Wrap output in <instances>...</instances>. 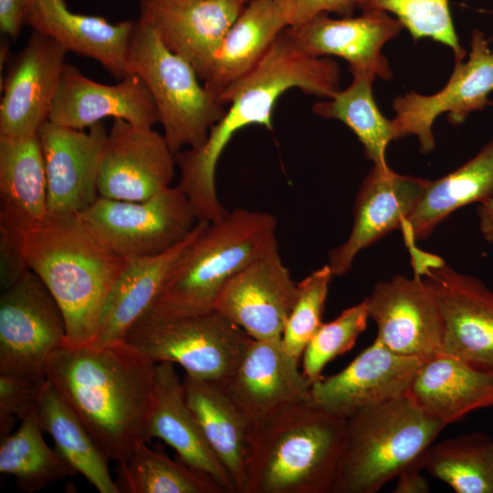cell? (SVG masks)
I'll return each mask as SVG.
<instances>
[{
  "label": "cell",
  "mask_w": 493,
  "mask_h": 493,
  "mask_svg": "<svg viewBox=\"0 0 493 493\" xmlns=\"http://www.w3.org/2000/svg\"><path fill=\"white\" fill-rule=\"evenodd\" d=\"M256 426L311 399V383L280 341L252 339L234 372L223 381Z\"/></svg>",
  "instance_id": "obj_24"
},
{
  "label": "cell",
  "mask_w": 493,
  "mask_h": 493,
  "mask_svg": "<svg viewBox=\"0 0 493 493\" xmlns=\"http://www.w3.org/2000/svg\"><path fill=\"white\" fill-rule=\"evenodd\" d=\"M407 396L446 426L473 411L493 406V373L439 353L422 362Z\"/></svg>",
  "instance_id": "obj_29"
},
{
  "label": "cell",
  "mask_w": 493,
  "mask_h": 493,
  "mask_svg": "<svg viewBox=\"0 0 493 493\" xmlns=\"http://www.w3.org/2000/svg\"><path fill=\"white\" fill-rule=\"evenodd\" d=\"M340 79L336 62L307 55L284 29L258 63L219 94L217 100L230 106L211 128L206 141L175 154L180 170L177 185L190 201L197 220L218 221L228 212L217 196L215 171L236 132L254 124L272 130L274 107L287 90L298 88L304 93L330 99L341 90Z\"/></svg>",
  "instance_id": "obj_2"
},
{
  "label": "cell",
  "mask_w": 493,
  "mask_h": 493,
  "mask_svg": "<svg viewBox=\"0 0 493 493\" xmlns=\"http://www.w3.org/2000/svg\"><path fill=\"white\" fill-rule=\"evenodd\" d=\"M175 166V154L163 134L114 120L101 157L99 195L124 201L148 199L171 186Z\"/></svg>",
  "instance_id": "obj_16"
},
{
  "label": "cell",
  "mask_w": 493,
  "mask_h": 493,
  "mask_svg": "<svg viewBox=\"0 0 493 493\" xmlns=\"http://www.w3.org/2000/svg\"><path fill=\"white\" fill-rule=\"evenodd\" d=\"M244 0H142L139 19L150 25L163 44L187 60L203 81Z\"/></svg>",
  "instance_id": "obj_21"
},
{
  "label": "cell",
  "mask_w": 493,
  "mask_h": 493,
  "mask_svg": "<svg viewBox=\"0 0 493 493\" xmlns=\"http://www.w3.org/2000/svg\"><path fill=\"white\" fill-rule=\"evenodd\" d=\"M446 425L407 395L363 408L346 419L332 493H376L415 463Z\"/></svg>",
  "instance_id": "obj_6"
},
{
  "label": "cell",
  "mask_w": 493,
  "mask_h": 493,
  "mask_svg": "<svg viewBox=\"0 0 493 493\" xmlns=\"http://www.w3.org/2000/svg\"><path fill=\"white\" fill-rule=\"evenodd\" d=\"M376 340L390 351L425 360L442 353L445 323L438 300L424 278L414 272L376 283L365 298Z\"/></svg>",
  "instance_id": "obj_13"
},
{
  "label": "cell",
  "mask_w": 493,
  "mask_h": 493,
  "mask_svg": "<svg viewBox=\"0 0 493 493\" xmlns=\"http://www.w3.org/2000/svg\"><path fill=\"white\" fill-rule=\"evenodd\" d=\"M119 493H222L208 475L142 444L117 467Z\"/></svg>",
  "instance_id": "obj_36"
},
{
  "label": "cell",
  "mask_w": 493,
  "mask_h": 493,
  "mask_svg": "<svg viewBox=\"0 0 493 493\" xmlns=\"http://www.w3.org/2000/svg\"><path fill=\"white\" fill-rule=\"evenodd\" d=\"M108 133L102 121L88 131L49 121L40 127L49 214H80L100 196L98 178Z\"/></svg>",
  "instance_id": "obj_18"
},
{
  "label": "cell",
  "mask_w": 493,
  "mask_h": 493,
  "mask_svg": "<svg viewBox=\"0 0 493 493\" xmlns=\"http://www.w3.org/2000/svg\"><path fill=\"white\" fill-rule=\"evenodd\" d=\"M369 319L367 302L347 308L333 320L322 323L302 354V372L310 383L321 377L324 367L351 350L365 330Z\"/></svg>",
  "instance_id": "obj_38"
},
{
  "label": "cell",
  "mask_w": 493,
  "mask_h": 493,
  "mask_svg": "<svg viewBox=\"0 0 493 493\" xmlns=\"http://www.w3.org/2000/svg\"><path fill=\"white\" fill-rule=\"evenodd\" d=\"M374 79L370 74L352 75L346 89L313 103L311 110L316 115L343 122L357 136L373 165L386 166L387 147L393 140L399 139V134L393 120L385 118L375 102Z\"/></svg>",
  "instance_id": "obj_33"
},
{
  "label": "cell",
  "mask_w": 493,
  "mask_h": 493,
  "mask_svg": "<svg viewBox=\"0 0 493 493\" xmlns=\"http://www.w3.org/2000/svg\"><path fill=\"white\" fill-rule=\"evenodd\" d=\"M37 417L43 432L50 435L56 449L77 473L100 493H119L108 461L81 420L47 379L37 402Z\"/></svg>",
  "instance_id": "obj_32"
},
{
  "label": "cell",
  "mask_w": 493,
  "mask_h": 493,
  "mask_svg": "<svg viewBox=\"0 0 493 493\" xmlns=\"http://www.w3.org/2000/svg\"><path fill=\"white\" fill-rule=\"evenodd\" d=\"M346 419L312 399L256 427L245 493H332L343 455Z\"/></svg>",
  "instance_id": "obj_4"
},
{
  "label": "cell",
  "mask_w": 493,
  "mask_h": 493,
  "mask_svg": "<svg viewBox=\"0 0 493 493\" xmlns=\"http://www.w3.org/2000/svg\"><path fill=\"white\" fill-rule=\"evenodd\" d=\"M470 48L467 62H455L442 89L431 95L411 91L393 101L399 138L416 136L423 153L435 148L432 127L439 115L447 113L448 121L458 125L471 112L492 104L488 96L493 91V51L482 31L473 30Z\"/></svg>",
  "instance_id": "obj_12"
},
{
  "label": "cell",
  "mask_w": 493,
  "mask_h": 493,
  "mask_svg": "<svg viewBox=\"0 0 493 493\" xmlns=\"http://www.w3.org/2000/svg\"><path fill=\"white\" fill-rule=\"evenodd\" d=\"M493 194V139L452 173L430 181L401 227L406 246L425 240L460 207Z\"/></svg>",
  "instance_id": "obj_31"
},
{
  "label": "cell",
  "mask_w": 493,
  "mask_h": 493,
  "mask_svg": "<svg viewBox=\"0 0 493 493\" xmlns=\"http://www.w3.org/2000/svg\"><path fill=\"white\" fill-rule=\"evenodd\" d=\"M286 27L288 22L278 0L247 3L215 56L204 80L205 89L217 100L224 89L258 63Z\"/></svg>",
  "instance_id": "obj_30"
},
{
  "label": "cell",
  "mask_w": 493,
  "mask_h": 493,
  "mask_svg": "<svg viewBox=\"0 0 493 493\" xmlns=\"http://www.w3.org/2000/svg\"><path fill=\"white\" fill-rule=\"evenodd\" d=\"M244 1H245L246 5L247 3L251 2L252 0H244Z\"/></svg>",
  "instance_id": "obj_45"
},
{
  "label": "cell",
  "mask_w": 493,
  "mask_h": 493,
  "mask_svg": "<svg viewBox=\"0 0 493 493\" xmlns=\"http://www.w3.org/2000/svg\"><path fill=\"white\" fill-rule=\"evenodd\" d=\"M156 365L125 341L64 345L49 357L45 375L105 456L121 463L148 441Z\"/></svg>",
  "instance_id": "obj_1"
},
{
  "label": "cell",
  "mask_w": 493,
  "mask_h": 493,
  "mask_svg": "<svg viewBox=\"0 0 493 493\" xmlns=\"http://www.w3.org/2000/svg\"><path fill=\"white\" fill-rule=\"evenodd\" d=\"M207 223L198 221L184 240L163 253L128 259L105 301L92 343L124 341L131 327L153 305L185 247Z\"/></svg>",
  "instance_id": "obj_28"
},
{
  "label": "cell",
  "mask_w": 493,
  "mask_h": 493,
  "mask_svg": "<svg viewBox=\"0 0 493 493\" xmlns=\"http://www.w3.org/2000/svg\"><path fill=\"white\" fill-rule=\"evenodd\" d=\"M42 432L35 410L21 420L16 432L0 439V472L14 476L16 487L26 493L77 473L56 448L46 444Z\"/></svg>",
  "instance_id": "obj_35"
},
{
  "label": "cell",
  "mask_w": 493,
  "mask_h": 493,
  "mask_svg": "<svg viewBox=\"0 0 493 493\" xmlns=\"http://www.w3.org/2000/svg\"><path fill=\"white\" fill-rule=\"evenodd\" d=\"M67 328L59 305L31 269L0 299V374L45 382L51 354L65 345Z\"/></svg>",
  "instance_id": "obj_11"
},
{
  "label": "cell",
  "mask_w": 493,
  "mask_h": 493,
  "mask_svg": "<svg viewBox=\"0 0 493 493\" xmlns=\"http://www.w3.org/2000/svg\"><path fill=\"white\" fill-rule=\"evenodd\" d=\"M24 255L61 309L65 346L92 343L105 301L128 259L105 247L79 214L48 213L26 234Z\"/></svg>",
  "instance_id": "obj_3"
},
{
  "label": "cell",
  "mask_w": 493,
  "mask_h": 493,
  "mask_svg": "<svg viewBox=\"0 0 493 493\" xmlns=\"http://www.w3.org/2000/svg\"><path fill=\"white\" fill-rule=\"evenodd\" d=\"M429 180L403 175L388 165H373L363 179L353 208L350 236L328 256L334 276L346 274L360 251L394 229H401Z\"/></svg>",
  "instance_id": "obj_22"
},
{
  "label": "cell",
  "mask_w": 493,
  "mask_h": 493,
  "mask_svg": "<svg viewBox=\"0 0 493 493\" xmlns=\"http://www.w3.org/2000/svg\"><path fill=\"white\" fill-rule=\"evenodd\" d=\"M185 400L211 448L230 475L236 493H245L246 470L256 430L223 381L185 374Z\"/></svg>",
  "instance_id": "obj_26"
},
{
  "label": "cell",
  "mask_w": 493,
  "mask_h": 493,
  "mask_svg": "<svg viewBox=\"0 0 493 493\" xmlns=\"http://www.w3.org/2000/svg\"><path fill=\"white\" fill-rule=\"evenodd\" d=\"M79 215L105 247L125 259L167 251L184 240L198 222L178 185L142 201L99 196Z\"/></svg>",
  "instance_id": "obj_9"
},
{
  "label": "cell",
  "mask_w": 493,
  "mask_h": 493,
  "mask_svg": "<svg viewBox=\"0 0 493 493\" xmlns=\"http://www.w3.org/2000/svg\"><path fill=\"white\" fill-rule=\"evenodd\" d=\"M28 0H0V30L4 36L15 40L25 25Z\"/></svg>",
  "instance_id": "obj_42"
},
{
  "label": "cell",
  "mask_w": 493,
  "mask_h": 493,
  "mask_svg": "<svg viewBox=\"0 0 493 493\" xmlns=\"http://www.w3.org/2000/svg\"><path fill=\"white\" fill-rule=\"evenodd\" d=\"M277 226L272 214L245 208L207 223L179 257L149 309L165 317L214 309L226 281L278 245Z\"/></svg>",
  "instance_id": "obj_5"
},
{
  "label": "cell",
  "mask_w": 493,
  "mask_h": 493,
  "mask_svg": "<svg viewBox=\"0 0 493 493\" xmlns=\"http://www.w3.org/2000/svg\"><path fill=\"white\" fill-rule=\"evenodd\" d=\"M111 117L132 125L152 128L160 123L154 100L142 79L131 73L117 84L96 82L66 63L48 121L84 130Z\"/></svg>",
  "instance_id": "obj_23"
},
{
  "label": "cell",
  "mask_w": 493,
  "mask_h": 493,
  "mask_svg": "<svg viewBox=\"0 0 493 493\" xmlns=\"http://www.w3.org/2000/svg\"><path fill=\"white\" fill-rule=\"evenodd\" d=\"M422 277L442 311V353L493 373V291L479 278L456 271L443 259L425 267Z\"/></svg>",
  "instance_id": "obj_15"
},
{
  "label": "cell",
  "mask_w": 493,
  "mask_h": 493,
  "mask_svg": "<svg viewBox=\"0 0 493 493\" xmlns=\"http://www.w3.org/2000/svg\"><path fill=\"white\" fill-rule=\"evenodd\" d=\"M67 52L52 37L32 31L1 85L0 136H34L48 121Z\"/></svg>",
  "instance_id": "obj_17"
},
{
  "label": "cell",
  "mask_w": 493,
  "mask_h": 493,
  "mask_svg": "<svg viewBox=\"0 0 493 493\" xmlns=\"http://www.w3.org/2000/svg\"><path fill=\"white\" fill-rule=\"evenodd\" d=\"M45 382L0 374V438L11 434L16 418L23 420L37 410Z\"/></svg>",
  "instance_id": "obj_40"
},
{
  "label": "cell",
  "mask_w": 493,
  "mask_h": 493,
  "mask_svg": "<svg viewBox=\"0 0 493 493\" xmlns=\"http://www.w3.org/2000/svg\"><path fill=\"white\" fill-rule=\"evenodd\" d=\"M479 228L488 242H493V194L478 206Z\"/></svg>",
  "instance_id": "obj_44"
},
{
  "label": "cell",
  "mask_w": 493,
  "mask_h": 493,
  "mask_svg": "<svg viewBox=\"0 0 493 493\" xmlns=\"http://www.w3.org/2000/svg\"><path fill=\"white\" fill-rule=\"evenodd\" d=\"M419 463L457 493H493V439L486 434L471 433L430 445Z\"/></svg>",
  "instance_id": "obj_34"
},
{
  "label": "cell",
  "mask_w": 493,
  "mask_h": 493,
  "mask_svg": "<svg viewBox=\"0 0 493 493\" xmlns=\"http://www.w3.org/2000/svg\"><path fill=\"white\" fill-rule=\"evenodd\" d=\"M251 340L215 309L184 317L148 309L124 338L155 363H176L188 375L213 381H224L234 372Z\"/></svg>",
  "instance_id": "obj_8"
},
{
  "label": "cell",
  "mask_w": 493,
  "mask_h": 493,
  "mask_svg": "<svg viewBox=\"0 0 493 493\" xmlns=\"http://www.w3.org/2000/svg\"><path fill=\"white\" fill-rule=\"evenodd\" d=\"M334 277L328 264L314 270L300 282L280 343L291 357L299 360L322 322L330 283Z\"/></svg>",
  "instance_id": "obj_39"
},
{
  "label": "cell",
  "mask_w": 493,
  "mask_h": 493,
  "mask_svg": "<svg viewBox=\"0 0 493 493\" xmlns=\"http://www.w3.org/2000/svg\"><path fill=\"white\" fill-rule=\"evenodd\" d=\"M404 28L391 14L372 10L337 19L327 13L320 14L305 23L286 27L285 32L310 57H340L347 61L352 75L370 74L390 79L393 74L382 49Z\"/></svg>",
  "instance_id": "obj_20"
},
{
  "label": "cell",
  "mask_w": 493,
  "mask_h": 493,
  "mask_svg": "<svg viewBox=\"0 0 493 493\" xmlns=\"http://www.w3.org/2000/svg\"><path fill=\"white\" fill-rule=\"evenodd\" d=\"M288 26L300 25L323 13L351 16L359 0H278Z\"/></svg>",
  "instance_id": "obj_41"
},
{
  "label": "cell",
  "mask_w": 493,
  "mask_h": 493,
  "mask_svg": "<svg viewBox=\"0 0 493 493\" xmlns=\"http://www.w3.org/2000/svg\"><path fill=\"white\" fill-rule=\"evenodd\" d=\"M133 24H112L100 16L74 13L65 0H28L25 14V25L52 37L67 51L98 61L117 80L132 73L128 48Z\"/></svg>",
  "instance_id": "obj_25"
},
{
  "label": "cell",
  "mask_w": 493,
  "mask_h": 493,
  "mask_svg": "<svg viewBox=\"0 0 493 493\" xmlns=\"http://www.w3.org/2000/svg\"><path fill=\"white\" fill-rule=\"evenodd\" d=\"M128 60L154 100L163 135L172 152L176 154L184 147L202 145L226 110L200 84L194 67L169 49L157 32L139 18L131 34Z\"/></svg>",
  "instance_id": "obj_7"
},
{
  "label": "cell",
  "mask_w": 493,
  "mask_h": 493,
  "mask_svg": "<svg viewBox=\"0 0 493 493\" xmlns=\"http://www.w3.org/2000/svg\"><path fill=\"white\" fill-rule=\"evenodd\" d=\"M422 362L395 353L375 339L343 370L313 382L311 399L347 419L363 408L407 395Z\"/></svg>",
  "instance_id": "obj_19"
},
{
  "label": "cell",
  "mask_w": 493,
  "mask_h": 493,
  "mask_svg": "<svg viewBox=\"0 0 493 493\" xmlns=\"http://www.w3.org/2000/svg\"><path fill=\"white\" fill-rule=\"evenodd\" d=\"M157 398L147 438L156 437L172 446L187 466L211 477L225 492L236 493L233 480L218 459L190 409L173 363L156 365Z\"/></svg>",
  "instance_id": "obj_27"
},
{
  "label": "cell",
  "mask_w": 493,
  "mask_h": 493,
  "mask_svg": "<svg viewBox=\"0 0 493 493\" xmlns=\"http://www.w3.org/2000/svg\"><path fill=\"white\" fill-rule=\"evenodd\" d=\"M422 467L419 459L405 467L397 477L393 488L394 493H426L430 486L426 478L421 475Z\"/></svg>",
  "instance_id": "obj_43"
},
{
  "label": "cell",
  "mask_w": 493,
  "mask_h": 493,
  "mask_svg": "<svg viewBox=\"0 0 493 493\" xmlns=\"http://www.w3.org/2000/svg\"><path fill=\"white\" fill-rule=\"evenodd\" d=\"M298 291L277 245L226 281L214 309L254 340L280 341Z\"/></svg>",
  "instance_id": "obj_14"
},
{
  "label": "cell",
  "mask_w": 493,
  "mask_h": 493,
  "mask_svg": "<svg viewBox=\"0 0 493 493\" xmlns=\"http://www.w3.org/2000/svg\"><path fill=\"white\" fill-rule=\"evenodd\" d=\"M47 214L46 167L37 134L0 136L1 291L28 269L26 236Z\"/></svg>",
  "instance_id": "obj_10"
},
{
  "label": "cell",
  "mask_w": 493,
  "mask_h": 493,
  "mask_svg": "<svg viewBox=\"0 0 493 493\" xmlns=\"http://www.w3.org/2000/svg\"><path fill=\"white\" fill-rule=\"evenodd\" d=\"M358 8L393 14L414 40L429 37L447 46L456 62L466 56L455 30L449 0H359Z\"/></svg>",
  "instance_id": "obj_37"
}]
</instances>
